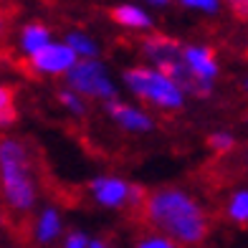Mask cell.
Segmentation results:
<instances>
[{"label": "cell", "instance_id": "obj_11", "mask_svg": "<svg viewBox=\"0 0 248 248\" xmlns=\"http://www.w3.org/2000/svg\"><path fill=\"white\" fill-rule=\"evenodd\" d=\"M51 41V31L48 26H43V23H28L23 26V31H20V38H18V46L20 51H23L28 59L31 56H36L41 48H46Z\"/></svg>", "mask_w": 248, "mask_h": 248}, {"label": "cell", "instance_id": "obj_24", "mask_svg": "<svg viewBox=\"0 0 248 248\" xmlns=\"http://www.w3.org/2000/svg\"><path fill=\"white\" fill-rule=\"evenodd\" d=\"M89 248H107V246L99 243V241H92V243H89Z\"/></svg>", "mask_w": 248, "mask_h": 248}, {"label": "cell", "instance_id": "obj_18", "mask_svg": "<svg viewBox=\"0 0 248 248\" xmlns=\"http://www.w3.org/2000/svg\"><path fill=\"white\" fill-rule=\"evenodd\" d=\"M208 144L216 152H231L235 147V140L231 137V134H225V132H218V134H210L208 137Z\"/></svg>", "mask_w": 248, "mask_h": 248}, {"label": "cell", "instance_id": "obj_2", "mask_svg": "<svg viewBox=\"0 0 248 248\" xmlns=\"http://www.w3.org/2000/svg\"><path fill=\"white\" fill-rule=\"evenodd\" d=\"M142 53H144V59L152 63V69L162 71L165 76H170L183 92L198 94V96L210 94V84H202L190 74L187 63H185V46L180 41L155 33V36H147L142 41Z\"/></svg>", "mask_w": 248, "mask_h": 248}, {"label": "cell", "instance_id": "obj_6", "mask_svg": "<svg viewBox=\"0 0 248 248\" xmlns=\"http://www.w3.org/2000/svg\"><path fill=\"white\" fill-rule=\"evenodd\" d=\"M78 63V56L66 46V43H48L46 48H41L36 56L28 59L31 71L36 74H46V76H59V74H69L74 66Z\"/></svg>", "mask_w": 248, "mask_h": 248}, {"label": "cell", "instance_id": "obj_1", "mask_svg": "<svg viewBox=\"0 0 248 248\" xmlns=\"http://www.w3.org/2000/svg\"><path fill=\"white\" fill-rule=\"evenodd\" d=\"M142 213L150 225L177 246H198L208 235V218L202 208L180 190H160L144 195Z\"/></svg>", "mask_w": 248, "mask_h": 248}, {"label": "cell", "instance_id": "obj_9", "mask_svg": "<svg viewBox=\"0 0 248 248\" xmlns=\"http://www.w3.org/2000/svg\"><path fill=\"white\" fill-rule=\"evenodd\" d=\"M92 190H94V195H96V200L101 202V205H109V208L122 205V202L132 195V187L127 183H122V180H114V177L94 180Z\"/></svg>", "mask_w": 248, "mask_h": 248}, {"label": "cell", "instance_id": "obj_7", "mask_svg": "<svg viewBox=\"0 0 248 248\" xmlns=\"http://www.w3.org/2000/svg\"><path fill=\"white\" fill-rule=\"evenodd\" d=\"M185 63H187L190 74L202 84H213V78H216L218 71H220L216 51H213L210 46H198V43L185 46Z\"/></svg>", "mask_w": 248, "mask_h": 248}, {"label": "cell", "instance_id": "obj_19", "mask_svg": "<svg viewBox=\"0 0 248 248\" xmlns=\"http://www.w3.org/2000/svg\"><path fill=\"white\" fill-rule=\"evenodd\" d=\"M225 5L238 20H248V0H225Z\"/></svg>", "mask_w": 248, "mask_h": 248}, {"label": "cell", "instance_id": "obj_3", "mask_svg": "<svg viewBox=\"0 0 248 248\" xmlns=\"http://www.w3.org/2000/svg\"><path fill=\"white\" fill-rule=\"evenodd\" d=\"M28 170L31 167L23 144L10 137L0 140V180H3L5 200L16 210H31L33 200H36V190H33Z\"/></svg>", "mask_w": 248, "mask_h": 248}, {"label": "cell", "instance_id": "obj_22", "mask_svg": "<svg viewBox=\"0 0 248 248\" xmlns=\"http://www.w3.org/2000/svg\"><path fill=\"white\" fill-rule=\"evenodd\" d=\"M5 33V13H3V5H0V36Z\"/></svg>", "mask_w": 248, "mask_h": 248}, {"label": "cell", "instance_id": "obj_26", "mask_svg": "<svg viewBox=\"0 0 248 248\" xmlns=\"http://www.w3.org/2000/svg\"><path fill=\"white\" fill-rule=\"evenodd\" d=\"M246 89H248V78H246Z\"/></svg>", "mask_w": 248, "mask_h": 248}, {"label": "cell", "instance_id": "obj_4", "mask_svg": "<svg viewBox=\"0 0 248 248\" xmlns=\"http://www.w3.org/2000/svg\"><path fill=\"white\" fill-rule=\"evenodd\" d=\"M124 84L137 96L147 99L162 109H180L183 107V89L170 76H165L162 71L152 69V66H132L124 74Z\"/></svg>", "mask_w": 248, "mask_h": 248}, {"label": "cell", "instance_id": "obj_20", "mask_svg": "<svg viewBox=\"0 0 248 248\" xmlns=\"http://www.w3.org/2000/svg\"><path fill=\"white\" fill-rule=\"evenodd\" d=\"M66 248H89V241L84 233H71L69 238H66Z\"/></svg>", "mask_w": 248, "mask_h": 248}, {"label": "cell", "instance_id": "obj_21", "mask_svg": "<svg viewBox=\"0 0 248 248\" xmlns=\"http://www.w3.org/2000/svg\"><path fill=\"white\" fill-rule=\"evenodd\" d=\"M140 248H175V243L167 238H150V241H142Z\"/></svg>", "mask_w": 248, "mask_h": 248}, {"label": "cell", "instance_id": "obj_15", "mask_svg": "<svg viewBox=\"0 0 248 248\" xmlns=\"http://www.w3.org/2000/svg\"><path fill=\"white\" fill-rule=\"evenodd\" d=\"M56 233H59V216H56V210H43V216L38 220V238L51 241Z\"/></svg>", "mask_w": 248, "mask_h": 248}, {"label": "cell", "instance_id": "obj_10", "mask_svg": "<svg viewBox=\"0 0 248 248\" xmlns=\"http://www.w3.org/2000/svg\"><path fill=\"white\" fill-rule=\"evenodd\" d=\"M107 109H109V114L114 117L124 129H132V132H147L152 127V122L147 114H142L140 109H134L129 104H122V101L117 99H111L107 101Z\"/></svg>", "mask_w": 248, "mask_h": 248}, {"label": "cell", "instance_id": "obj_12", "mask_svg": "<svg viewBox=\"0 0 248 248\" xmlns=\"http://www.w3.org/2000/svg\"><path fill=\"white\" fill-rule=\"evenodd\" d=\"M63 43L78 56V59H96V53H99L96 41L92 36H86V33H81V31L66 33V41Z\"/></svg>", "mask_w": 248, "mask_h": 248}, {"label": "cell", "instance_id": "obj_8", "mask_svg": "<svg viewBox=\"0 0 248 248\" xmlns=\"http://www.w3.org/2000/svg\"><path fill=\"white\" fill-rule=\"evenodd\" d=\"M109 18L114 20L117 26L129 28V31H147L152 26V18L144 8L134 5V3H119L109 10Z\"/></svg>", "mask_w": 248, "mask_h": 248}, {"label": "cell", "instance_id": "obj_23", "mask_svg": "<svg viewBox=\"0 0 248 248\" xmlns=\"http://www.w3.org/2000/svg\"><path fill=\"white\" fill-rule=\"evenodd\" d=\"M147 3H150V5H157V8H162V5L170 3V0H147Z\"/></svg>", "mask_w": 248, "mask_h": 248}, {"label": "cell", "instance_id": "obj_17", "mask_svg": "<svg viewBox=\"0 0 248 248\" xmlns=\"http://www.w3.org/2000/svg\"><path fill=\"white\" fill-rule=\"evenodd\" d=\"M59 101H61L63 107H69L74 114H84V109H86L84 101L78 99V94L71 92V89H63V92H59Z\"/></svg>", "mask_w": 248, "mask_h": 248}, {"label": "cell", "instance_id": "obj_16", "mask_svg": "<svg viewBox=\"0 0 248 248\" xmlns=\"http://www.w3.org/2000/svg\"><path fill=\"white\" fill-rule=\"evenodd\" d=\"M175 3L185 5L190 10H198V13H208V16H216L220 10V3L223 0H175Z\"/></svg>", "mask_w": 248, "mask_h": 248}, {"label": "cell", "instance_id": "obj_13", "mask_svg": "<svg viewBox=\"0 0 248 248\" xmlns=\"http://www.w3.org/2000/svg\"><path fill=\"white\" fill-rule=\"evenodd\" d=\"M16 117H18V111H16V89L0 84V127L13 124Z\"/></svg>", "mask_w": 248, "mask_h": 248}, {"label": "cell", "instance_id": "obj_14", "mask_svg": "<svg viewBox=\"0 0 248 248\" xmlns=\"http://www.w3.org/2000/svg\"><path fill=\"white\" fill-rule=\"evenodd\" d=\"M228 216L235 223L248 225V190H238V193H233V198L228 202Z\"/></svg>", "mask_w": 248, "mask_h": 248}, {"label": "cell", "instance_id": "obj_25", "mask_svg": "<svg viewBox=\"0 0 248 248\" xmlns=\"http://www.w3.org/2000/svg\"><path fill=\"white\" fill-rule=\"evenodd\" d=\"M246 165H248V150H246Z\"/></svg>", "mask_w": 248, "mask_h": 248}, {"label": "cell", "instance_id": "obj_5", "mask_svg": "<svg viewBox=\"0 0 248 248\" xmlns=\"http://www.w3.org/2000/svg\"><path fill=\"white\" fill-rule=\"evenodd\" d=\"M66 84L76 94L99 96V99H109V101L117 94V89L107 74V66L99 63L96 59H78V63L66 74Z\"/></svg>", "mask_w": 248, "mask_h": 248}]
</instances>
